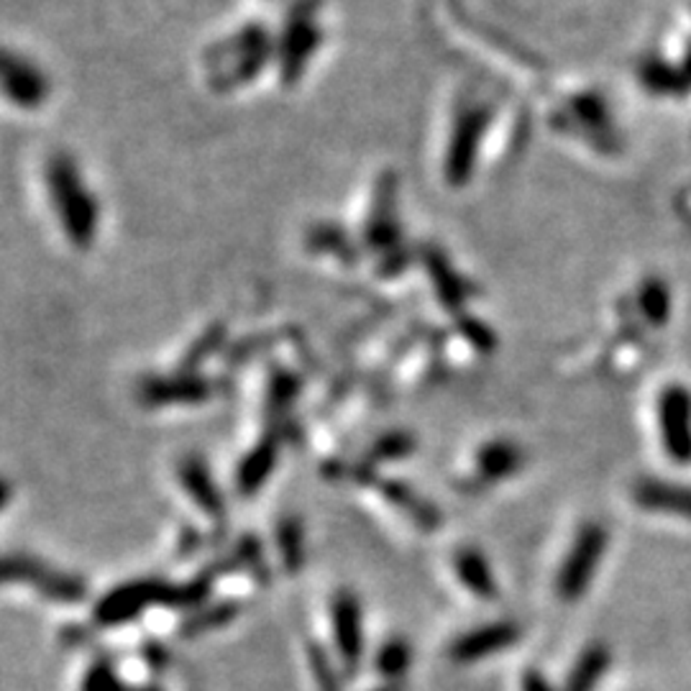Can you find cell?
<instances>
[{"label":"cell","mask_w":691,"mask_h":691,"mask_svg":"<svg viewBox=\"0 0 691 691\" xmlns=\"http://www.w3.org/2000/svg\"><path fill=\"white\" fill-rule=\"evenodd\" d=\"M44 188L64 241L78 251H90L100 233V202L82 177L78 159L67 151L49 154Z\"/></svg>","instance_id":"6da1fadb"},{"label":"cell","mask_w":691,"mask_h":691,"mask_svg":"<svg viewBox=\"0 0 691 691\" xmlns=\"http://www.w3.org/2000/svg\"><path fill=\"white\" fill-rule=\"evenodd\" d=\"M269 64H274V33L267 23L249 21L206 52L208 86L229 96L257 82Z\"/></svg>","instance_id":"7a4b0ae2"},{"label":"cell","mask_w":691,"mask_h":691,"mask_svg":"<svg viewBox=\"0 0 691 691\" xmlns=\"http://www.w3.org/2000/svg\"><path fill=\"white\" fill-rule=\"evenodd\" d=\"M320 47V23L316 0H294L274 33V67L284 88H292L306 74Z\"/></svg>","instance_id":"3957f363"},{"label":"cell","mask_w":691,"mask_h":691,"mask_svg":"<svg viewBox=\"0 0 691 691\" xmlns=\"http://www.w3.org/2000/svg\"><path fill=\"white\" fill-rule=\"evenodd\" d=\"M8 584L31 587L39 597L57 604H80L88 597V584L82 577L59 571L27 553L0 555V587Z\"/></svg>","instance_id":"277c9868"},{"label":"cell","mask_w":691,"mask_h":691,"mask_svg":"<svg viewBox=\"0 0 691 691\" xmlns=\"http://www.w3.org/2000/svg\"><path fill=\"white\" fill-rule=\"evenodd\" d=\"M149 607H172V610H184L182 587L167 584L162 579H139L129 584L116 587L103 600L96 604L92 618L100 628H118L126 622L137 620Z\"/></svg>","instance_id":"5b68a950"},{"label":"cell","mask_w":691,"mask_h":691,"mask_svg":"<svg viewBox=\"0 0 691 691\" xmlns=\"http://www.w3.org/2000/svg\"><path fill=\"white\" fill-rule=\"evenodd\" d=\"M607 551V530L597 522H587L577 533L574 545L569 548L563 559L559 577H555V592L563 602H577L592 584V579L600 569L602 555Z\"/></svg>","instance_id":"8992f818"},{"label":"cell","mask_w":691,"mask_h":691,"mask_svg":"<svg viewBox=\"0 0 691 691\" xmlns=\"http://www.w3.org/2000/svg\"><path fill=\"white\" fill-rule=\"evenodd\" d=\"M0 96L19 111H39L52 96V82L29 57L0 47Z\"/></svg>","instance_id":"52a82bcc"},{"label":"cell","mask_w":691,"mask_h":691,"mask_svg":"<svg viewBox=\"0 0 691 691\" xmlns=\"http://www.w3.org/2000/svg\"><path fill=\"white\" fill-rule=\"evenodd\" d=\"M661 441L673 463H691V394L684 387H669L659 402Z\"/></svg>","instance_id":"ba28073f"},{"label":"cell","mask_w":691,"mask_h":691,"mask_svg":"<svg viewBox=\"0 0 691 691\" xmlns=\"http://www.w3.org/2000/svg\"><path fill=\"white\" fill-rule=\"evenodd\" d=\"M331 625L336 651L345 673H357L364 655V614L357 594L339 592L331 602Z\"/></svg>","instance_id":"9c48e42d"},{"label":"cell","mask_w":691,"mask_h":691,"mask_svg":"<svg viewBox=\"0 0 691 691\" xmlns=\"http://www.w3.org/2000/svg\"><path fill=\"white\" fill-rule=\"evenodd\" d=\"M213 398V382L200 374L177 372L170 377H147L139 384V402L147 408L167 404H200Z\"/></svg>","instance_id":"30bf717a"},{"label":"cell","mask_w":691,"mask_h":691,"mask_svg":"<svg viewBox=\"0 0 691 691\" xmlns=\"http://www.w3.org/2000/svg\"><path fill=\"white\" fill-rule=\"evenodd\" d=\"M520 640V628L515 622H492L477 630H469L467 635L453 640L451 659L457 663H477L487 655L502 653Z\"/></svg>","instance_id":"8fae6325"},{"label":"cell","mask_w":691,"mask_h":691,"mask_svg":"<svg viewBox=\"0 0 691 691\" xmlns=\"http://www.w3.org/2000/svg\"><path fill=\"white\" fill-rule=\"evenodd\" d=\"M180 482L184 487V492L190 494V500L196 502L210 520L221 522L226 518L223 494L213 482V474H210L208 463L200 457H184L180 461Z\"/></svg>","instance_id":"7c38bea8"},{"label":"cell","mask_w":691,"mask_h":691,"mask_svg":"<svg viewBox=\"0 0 691 691\" xmlns=\"http://www.w3.org/2000/svg\"><path fill=\"white\" fill-rule=\"evenodd\" d=\"M280 443L282 433L272 428V431H267L264 438H261L254 449L247 453V459L241 461L236 484H239V492L243 497H254L261 487H264L269 474H272V469L277 467V459H280Z\"/></svg>","instance_id":"4fadbf2b"},{"label":"cell","mask_w":691,"mask_h":691,"mask_svg":"<svg viewBox=\"0 0 691 691\" xmlns=\"http://www.w3.org/2000/svg\"><path fill=\"white\" fill-rule=\"evenodd\" d=\"M633 494L640 508L691 520V487L659 482V479H640Z\"/></svg>","instance_id":"5bb4252c"},{"label":"cell","mask_w":691,"mask_h":691,"mask_svg":"<svg viewBox=\"0 0 691 691\" xmlns=\"http://www.w3.org/2000/svg\"><path fill=\"white\" fill-rule=\"evenodd\" d=\"M453 569H457L461 584L467 587L471 594H477L479 600L490 602L500 594V587H497L490 561H487L479 551H474V548H463V551L453 555Z\"/></svg>","instance_id":"9a60e30c"},{"label":"cell","mask_w":691,"mask_h":691,"mask_svg":"<svg viewBox=\"0 0 691 691\" xmlns=\"http://www.w3.org/2000/svg\"><path fill=\"white\" fill-rule=\"evenodd\" d=\"M379 490H382L387 502L394 504V508L404 512V515H408L412 522H418L423 530H433L441 525V518H438V510L433 508V504H428L423 497H418L408 484L382 482L379 484Z\"/></svg>","instance_id":"2e32d148"},{"label":"cell","mask_w":691,"mask_h":691,"mask_svg":"<svg viewBox=\"0 0 691 691\" xmlns=\"http://www.w3.org/2000/svg\"><path fill=\"white\" fill-rule=\"evenodd\" d=\"M300 394V379L288 369H274V374L267 382V420L272 428L282 425L288 420V410Z\"/></svg>","instance_id":"e0dca14e"},{"label":"cell","mask_w":691,"mask_h":691,"mask_svg":"<svg viewBox=\"0 0 691 691\" xmlns=\"http://www.w3.org/2000/svg\"><path fill=\"white\" fill-rule=\"evenodd\" d=\"M610 661H612L610 648L602 643L589 645L587 651L579 655L574 669H571L567 689L563 691H594L597 684H600V679L607 673V669H610Z\"/></svg>","instance_id":"ac0fdd59"},{"label":"cell","mask_w":691,"mask_h":691,"mask_svg":"<svg viewBox=\"0 0 691 691\" xmlns=\"http://www.w3.org/2000/svg\"><path fill=\"white\" fill-rule=\"evenodd\" d=\"M522 467V451L512 441H492L479 451V471L484 479L500 482L520 471Z\"/></svg>","instance_id":"d6986e66"},{"label":"cell","mask_w":691,"mask_h":691,"mask_svg":"<svg viewBox=\"0 0 691 691\" xmlns=\"http://www.w3.org/2000/svg\"><path fill=\"white\" fill-rule=\"evenodd\" d=\"M241 614V604L236 600H223V602H213L210 607H202L200 612L190 614L188 620L180 625V635L182 638H198L206 633H213V630H221Z\"/></svg>","instance_id":"ffe728a7"},{"label":"cell","mask_w":691,"mask_h":691,"mask_svg":"<svg viewBox=\"0 0 691 691\" xmlns=\"http://www.w3.org/2000/svg\"><path fill=\"white\" fill-rule=\"evenodd\" d=\"M277 545H280L284 569L298 574L306 563V530L298 515H284L277 525Z\"/></svg>","instance_id":"44dd1931"},{"label":"cell","mask_w":691,"mask_h":691,"mask_svg":"<svg viewBox=\"0 0 691 691\" xmlns=\"http://www.w3.org/2000/svg\"><path fill=\"white\" fill-rule=\"evenodd\" d=\"M226 341V326L223 323H213L202 331L196 341L188 345L184 357L177 367V372L184 374H198V369L206 364V361L213 357V353L221 351V345Z\"/></svg>","instance_id":"7402d4cb"},{"label":"cell","mask_w":691,"mask_h":691,"mask_svg":"<svg viewBox=\"0 0 691 691\" xmlns=\"http://www.w3.org/2000/svg\"><path fill=\"white\" fill-rule=\"evenodd\" d=\"M412 663V648L404 638H392L379 648L377 653V671L382 673L387 681H400L404 671Z\"/></svg>","instance_id":"603a6c76"},{"label":"cell","mask_w":691,"mask_h":691,"mask_svg":"<svg viewBox=\"0 0 691 691\" xmlns=\"http://www.w3.org/2000/svg\"><path fill=\"white\" fill-rule=\"evenodd\" d=\"M231 559L236 563V571H251L259 584H267L269 581V569L264 567V551H261L257 535H243L241 541L236 543Z\"/></svg>","instance_id":"cb8c5ba5"},{"label":"cell","mask_w":691,"mask_h":691,"mask_svg":"<svg viewBox=\"0 0 691 691\" xmlns=\"http://www.w3.org/2000/svg\"><path fill=\"white\" fill-rule=\"evenodd\" d=\"M415 451V438L408 433H384L382 438H377L372 449L367 451V461L382 463V461H400L408 459L410 453Z\"/></svg>","instance_id":"d4e9b609"},{"label":"cell","mask_w":691,"mask_h":691,"mask_svg":"<svg viewBox=\"0 0 691 691\" xmlns=\"http://www.w3.org/2000/svg\"><path fill=\"white\" fill-rule=\"evenodd\" d=\"M308 659H310V671L318 681V691H343L341 673L336 669V663L331 661V655L323 645L310 643L308 645Z\"/></svg>","instance_id":"484cf974"},{"label":"cell","mask_w":691,"mask_h":691,"mask_svg":"<svg viewBox=\"0 0 691 691\" xmlns=\"http://www.w3.org/2000/svg\"><path fill=\"white\" fill-rule=\"evenodd\" d=\"M82 691H131V689L123 684L121 677H118L113 663L96 661L90 665V671L86 673Z\"/></svg>","instance_id":"4316f807"},{"label":"cell","mask_w":691,"mask_h":691,"mask_svg":"<svg viewBox=\"0 0 691 691\" xmlns=\"http://www.w3.org/2000/svg\"><path fill=\"white\" fill-rule=\"evenodd\" d=\"M144 661H147L149 669L162 671V669H167V665H170V653H167V648H164V645L149 643V645L144 648Z\"/></svg>","instance_id":"83f0119b"},{"label":"cell","mask_w":691,"mask_h":691,"mask_svg":"<svg viewBox=\"0 0 691 691\" xmlns=\"http://www.w3.org/2000/svg\"><path fill=\"white\" fill-rule=\"evenodd\" d=\"M522 691H555L551 687V681H548L541 671L530 669L522 673Z\"/></svg>","instance_id":"f1b7e54d"},{"label":"cell","mask_w":691,"mask_h":691,"mask_svg":"<svg viewBox=\"0 0 691 691\" xmlns=\"http://www.w3.org/2000/svg\"><path fill=\"white\" fill-rule=\"evenodd\" d=\"M200 545V535L196 528H184L182 530V538H180V555H188L192 551H198Z\"/></svg>","instance_id":"f546056e"},{"label":"cell","mask_w":691,"mask_h":691,"mask_svg":"<svg viewBox=\"0 0 691 691\" xmlns=\"http://www.w3.org/2000/svg\"><path fill=\"white\" fill-rule=\"evenodd\" d=\"M11 497H13V487H11V482L0 477V510H6V508H8V502H11Z\"/></svg>","instance_id":"4dcf8cb0"},{"label":"cell","mask_w":691,"mask_h":691,"mask_svg":"<svg viewBox=\"0 0 691 691\" xmlns=\"http://www.w3.org/2000/svg\"><path fill=\"white\" fill-rule=\"evenodd\" d=\"M372 691H404V684H402V681H387V684L377 687Z\"/></svg>","instance_id":"1f68e13d"},{"label":"cell","mask_w":691,"mask_h":691,"mask_svg":"<svg viewBox=\"0 0 691 691\" xmlns=\"http://www.w3.org/2000/svg\"><path fill=\"white\" fill-rule=\"evenodd\" d=\"M137 691H162V689H159V687H154V684H151V687H144V689H137Z\"/></svg>","instance_id":"d6a6232c"}]
</instances>
